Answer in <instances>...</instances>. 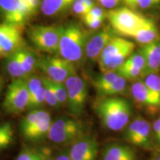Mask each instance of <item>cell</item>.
Returning <instances> with one entry per match:
<instances>
[{
    "instance_id": "1",
    "label": "cell",
    "mask_w": 160,
    "mask_h": 160,
    "mask_svg": "<svg viewBox=\"0 0 160 160\" xmlns=\"http://www.w3.org/2000/svg\"><path fill=\"white\" fill-rule=\"evenodd\" d=\"M95 108L103 125L113 131L125 128L132 114L128 102L119 97L105 98L97 104Z\"/></svg>"
},
{
    "instance_id": "2",
    "label": "cell",
    "mask_w": 160,
    "mask_h": 160,
    "mask_svg": "<svg viewBox=\"0 0 160 160\" xmlns=\"http://www.w3.org/2000/svg\"><path fill=\"white\" fill-rule=\"evenodd\" d=\"M88 37L79 24L72 22L62 26L58 54L74 65L80 63L85 57V45Z\"/></svg>"
},
{
    "instance_id": "3",
    "label": "cell",
    "mask_w": 160,
    "mask_h": 160,
    "mask_svg": "<svg viewBox=\"0 0 160 160\" xmlns=\"http://www.w3.org/2000/svg\"><path fill=\"white\" fill-rule=\"evenodd\" d=\"M134 43L121 37H113L106 45L99 61L101 71H116L133 53Z\"/></svg>"
},
{
    "instance_id": "4",
    "label": "cell",
    "mask_w": 160,
    "mask_h": 160,
    "mask_svg": "<svg viewBox=\"0 0 160 160\" xmlns=\"http://www.w3.org/2000/svg\"><path fill=\"white\" fill-rule=\"evenodd\" d=\"M62 27L35 25L28 29V34L31 42L39 51L58 53Z\"/></svg>"
},
{
    "instance_id": "5",
    "label": "cell",
    "mask_w": 160,
    "mask_h": 160,
    "mask_svg": "<svg viewBox=\"0 0 160 160\" xmlns=\"http://www.w3.org/2000/svg\"><path fill=\"white\" fill-rule=\"evenodd\" d=\"M107 17L113 30L126 37H131L146 19L133 10L125 7L111 10L107 13Z\"/></svg>"
},
{
    "instance_id": "6",
    "label": "cell",
    "mask_w": 160,
    "mask_h": 160,
    "mask_svg": "<svg viewBox=\"0 0 160 160\" xmlns=\"http://www.w3.org/2000/svg\"><path fill=\"white\" fill-rule=\"evenodd\" d=\"M30 93L26 79H13L8 87L2 107L11 114H19L28 109Z\"/></svg>"
},
{
    "instance_id": "7",
    "label": "cell",
    "mask_w": 160,
    "mask_h": 160,
    "mask_svg": "<svg viewBox=\"0 0 160 160\" xmlns=\"http://www.w3.org/2000/svg\"><path fill=\"white\" fill-rule=\"evenodd\" d=\"M38 68L51 81L59 83H65L68 78L77 73L74 64L60 57H39Z\"/></svg>"
},
{
    "instance_id": "8",
    "label": "cell",
    "mask_w": 160,
    "mask_h": 160,
    "mask_svg": "<svg viewBox=\"0 0 160 160\" xmlns=\"http://www.w3.org/2000/svg\"><path fill=\"white\" fill-rule=\"evenodd\" d=\"M83 126L81 122L63 117L52 122L48 137L57 144L73 143L83 137Z\"/></svg>"
},
{
    "instance_id": "9",
    "label": "cell",
    "mask_w": 160,
    "mask_h": 160,
    "mask_svg": "<svg viewBox=\"0 0 160 160\" xmlns=\"http://www.w3.org/2000/svg\"><path fill=\"white\" fill-rule=\"evenodd\" d=\"M65 85L67 89V105L69 111L76 116L80 115L85 108L88 97L87 85L85 80L74 73L66 79Z\"/></svg>"
},
{
    "instance_id": "10",
    "label": "cell",
    "mask_w": 160,
    "mask_h": 160,
    "mask_svg": "<svg viewBox=\"0 0 160 160\" xmlns=\"http://www.w3.org/2000/svg\"><path fill=\"white\" fill-rule=\"evenodd\" d=\"M22 28L2 22L0 23V59L7 58L25 47Z\"/></svg>"
},
{
    "instance_id": "11",
    "label": "cell",
    "mask_w": 160,
    "mask_h": 160,
    "mask_svg": "<svg viewBox=\"0 0 160 160\" xmlns=\"http://www.w3.org/2000/svg\"><path fill=\"white\" fill-rule=\"evenodd\" d=\"M0 17L3 22L23 29L31 15L19 0H0Z\"/></svg>"
},
{
    "instance_id": "12",
    "label": "cell",
    "mask_w": 160,
    "mask_h": 160,
    "mask_svg": "<svg viewBox=\"0 0 160 160\" xmlns=\"http://www.w3.org/2000/svg\"><path fill=\"white\" fill-rule=\"evenodd\" d=\"M151 125L142 117H137L128 126L125 139L128 142L140 147H148L150 144Z\"/></svg>"
},
{
    "instance_id": "13",
    "label": "cell",
    "mask_w": 160,
    "mask_h": 160,
    "mask_svg": "<svg viewBox=\"0 0 160 160\" xmlns=\"http://www.w3.org/2000/svg\"><path fill=\"white\" fill-rule=\"evenodd\" d=\"M97 154V142L93 138L85 136L73 143L68 153L71 160H96Z\"/></svg>"
},
{
    "instance_id": "14",
    "label": "cell",
    "mask_w": 160,
    "mask_h": 160,
    "mask_svg": "<svg viewBox=\"0 0 160 160\" xmlns=\"http://www.w3.org/2000/svg\"><path fill=\"white\" fill-rule=\"evenodd\" d=\"M114 37L108 29H103L93 35H89L86 42L85 57L91 62L99 60L102 52L108 42Z\"/></svg>"
},
{
    "instance_id": "15",
    "label": "cell",
    "mask_w": 160,
    "mask_h": 160,
    "mask_svg": "<svg viewBox=\"0 0 160 160\" xmlns=\"http://www.w3.org/2000/svg\"><path fill=\"white\" fill-rule=\"evenodd\" d=\"M52 124L49 112L38 109L37 117L33 127L23 136L25 139L31 141H39L48 136Z\"/></svg>"
},
{
    "instance_id": "16",
    "label": "cell",
    "mask_w": 160,
    "mask_h": 160,
    "mask_svg": "<svg viewBox=\"0 0 160 160\" xmlns=\"http://www.w3.org/2000/svg\"><path fill=\"white\" fill-rule=\"evenodd\" d=\"M145 60V74L157 73L160 68V41L142 45L139 50Z\"/></svg>"
},
{
    "instance_id": "17",
    "label": "cell",
    "mask_w": 160,
    "mask_h": 160,
    "mask_svg": "<svg viewBox=\"0 0 160 160\" xmlns=\"http://www.w3.org/2000/svg\"><path fill=\"white\" fill-rule=\"evenodd\" d=\"M137 42L142 45H147L154 42L159 41L160 35L155 23L151 19H146L131 35Z\"/></svg>"
},
{
    "instance_id": "18",
    "label": "cell",
    "mask_w": 160,
    "mask_h": 160,
    "mask_svg": "<svg viewBox=\"0 0 160 160\" xmlns=\"http://www.w3.org/2000/svg\"><path fill=\"white\" fill-rule=\"evenodd\" d=\"M131 94L135 101L141 105L153 108L160 107V102L148 88L144 82L138 81L132 85Z\"/></svg>"
},
{
    "instance_id": "19",
    "label": "cell",
    "mask_w": 160,
    "mask_h": 160,
    "mask_svg": "<svg viewBox=\"0 0 160 160\" xmlns=\"http://www.w3.org/2000/svg\"><path fill=\"white\" fill-rule=\"evenodd\" d=\"M102 160H137V156L129 146L113 144L104 150Z\"/></svg>"
},
{
    "instance_id": "20",
    "label": "cell",
    "mask_w": 160,
    "mask_h": 160,
    "mask_svg": "<svg viewBox=\"0 0 160 160\" xmlns=\"http://www.w3.org/2000/svg\"><path fill=\"white\" fill-rule=\"evenodd\" d=\"M76 0H42L41 11L48 17L62 14L72 8Z\"/></svg>"
},
{
    "instance_id": "21",
    "label": "cell",
    "mask_w": 160,
    "mask_h": 160,
    "mask_svg": "<svg viewBox=\"0 0 160 160\" xmlns=\"http://www.w3.org/2000/svg\"><path fill=\"white\" fill-rule=\"evenodd\" d=\"M17 54L22 67L28 76L33 74L38 68V58L33 51L28 48L26 46L17 51Z\"/></svg>"
},
{
    "instance_id": "22",
    "label": "cell",
    "mask_w": 160,
    "mask_h": 160,
    "mask_svg": "<svg viewBox=\"0 0 160 160\" xmlns=\"http://www.w3.org/2000/svg\"><path fill=\"white\" fill-rule=\"evenodd\" d=\"M5 69L7 73L11 76L13 79H27L29 77L20 64L18 59L17 51L12 53L9 57L5 58Z\"/></svg>"
},
{
    "instance_id": "23",
    "label": "cell",
    "mask_w": 160,
    "mask_h": 160,
    "mask_svg": "<svg viewBox=\"0 0 160 160\" xmlns=\"http://www.w3.org/2000/svg\"><path fill=\"white\" fill-rule=\"evenodd\" d=\"M126 86H127V80L119 75V77L113 83L107 86L105 88L102 89L101 91L97 92V93L98 94L102 96V97L117 95L125 91Z\"/></svg>"
},
{
    "instance_id": "24",
    "label": "cell",
    "mask_w": 160,
    "mask_h": 160,
    "mask_svg": "<svg viewBox=\"0 0 160 160\" xmlns=\"http://www.w3.org/2000/svg\"><path fill=\"white\" fill-rule=\"evenodd\" d=\"M14 131L10 122L0 124V151L6 148L13 143Z\"/></svg>"
},
{
    "instance_id": "25",
    "label": "cell",
    "mask_w": 160,
    "mask_h": 160,
    "mask_svg": "<svg viewBox=\"0 0 160 160\" xmlns=\"http://www.w3.org/2000/svg\"><path fill=\"white\" fill-rule=\"evenodd\" d=\"M116 72L120 77L125 78L127 80H136L139 77H145V73L142 70L132 66L124 62L118 68Z\"/></svg>"
},
{
    "instance_id": "26",
    "label": "cell",
    "mask_w": 160,
    "mask_h": 160,
    "mask_svg": "<svg viewBox=\"0 0 160 160\" xmlns=\"http://www.w3.org/2000/svg\"><path fill=\"white\" fill-rule=\"evenodd\" d=\"M44 89H45V103L53 108H60L59 104L56 96L55 91L52 85L51 80L46 77H42Z\"/></svg>"
},
{
    "instance_id": "27",
    "label": "cell",
    "mask_w": 160,
    "mask_h": 160,
    "mask_svg": "<svg viewBox=\"0 0 160 160\" xmlns=\"http://www.w3.org/2000/svg\"><path fill=\"white\" fill-rule=\"evenodd\" d=\"M118 77H119V74L116 71L105 72L95 80L93 85L97 91L99 92L102 89L105 88L107 86L113 83Z\"/></svg>"
},
{
    "instance_id": "28",
    "label": "cell",
    "mask_w": 160,
    "mask_h": 160,
    "mask_svg": "<svg viewBox=\"0 0 160 160\" xmlns=\"http://www.w3.org/2000/svg\"><path fill=\"white\" fill-rule=\"evenodd\" d=\"M145 85L160 102V77L157 73H150L145 76Z\"/></svg>"
},
{
    "instance_id": "29",
    "label": "cell",
    "mask_w": 160,
    "mask_h": 160,
    "mask_svg": "<svg viewBox=\"0 0 160 160\" xmlns=\"http://www.w3.org/2000/svg\"><path fill=\"white\" fill-rule=\"evenodd\" d=\"M45 103V89H44V84L42 87L37 91L35 93L30 97L29 110H35L39 109V108L42 107L44 104Z\"/></svg>"
},
{
    "instance_id": "30",
    "label": "cell",
    "mask_w": 160,
    "mask_h": 160,
    "mask_svg": "<svg viewBox=\"0 0 160 160\" xmlns=\"http://www.w3.org/2000/svg\"><path fill=\"white\" fill-rule=\"evenodd\" d=\"M53 90H54L56 96H57L58 102L60 107L67 105L68 102V93L65 83L55 82L51 81Z\"/></svg>"
},
{
    "instance_id": "31",
    "label": "cell",
    "mask_w": 160,
    "mask_h": 160,
    "mask_svg": "<svg viewBox=\"0 0 160 160\" xmlns=\"http://www.w3.org/2000/svg\"><path fill=\"white\" fill-rule=\"evenodd\" d=\"M26 82H27L28 88L30 97L35 93L37 91H39L43 86L42 77L35 74L29 76L26 79Z\"/></svg>"
},
{
    "instance_id": "32",
    "label": "cell",
    "mask_w": 160,
    "mask_h": 160,
    "mask_svg": "<svg viewBox=\"0 0 160 160\" xmlns=\"http://www.w3.org/2000/svg\"><path fill=\"white\" fill-rule=\"evenodd\" d=\"M43 153L31 148L23 149L18 155L17 160H44Z\"/></svg>"
},
{
    "instance_id": "33",
    "label": "cell",
    "mask_w": 160,
    "mask_h": 160,
    "mask_svg": "<svg viewBox=\"0 0 160 160\" xmlns=\"http://www.w3.org/2000/svg\"><path fill=\"white\" fill-rule=\"evenodd\" d=\"M125 62L132 66H134V67L137 68L142 70V71H144V72L145 73V60L144 59L142 54L139 51L137 52V53H134V52H133V53L128 58Z\"/></svg>"
},
{
    "instance_id": "34",
    "label": "cell",
    "mask_w": 160,
    "mask_h": 160,
    "mask_svg": "<svg viewBox=\"0 0 160 160\" xmlns=\"http://www.w3.org/2000/svg\"><path fill=\"white\" fill-rule=\"evenodd\" d=\"M107 17V13L104 11V9L102 8L99 6H94L93 8L90 10L88 13H86L85 16L82 17V20L85 19H103Z\"/></svg>"
},
{
    "instance_id": "35",
    "label": "cell",
    "mask_w": 160,
    "mask_h": 160,
    "mask_svg": "<svg viewBox=\"0 0 160 160\" xmlns=\"http://www.w3.org/2000/svg\"><path fill=\"white\" fill-rule=\"evenodd\" d=\"M84 1L85 0H76L73 6H72V9H73V13L78 16H81V17L85 16L90 11L85 5Z\"/></svg>"
},
{
    "instance_id": "36",
    "label": "cell",
    "mask_w": 160,
    "mask_h": 160,
    "mask_svg": "<svg viewBox=\"0 0 160 160\" xmlns=\"http://www.w3.org/2000/svg\"><path fill=\"white\" fill-rule=\"evenodd\" d=\"M160 3V0H138V7L147 9Z\"/></svg>"
},
{
    "instance_id": "37",
    "label": "cell",
    "mask_w": 160,
    "mask_h": 160,
    "mask_svg": "<svg viewBox=\"0 0 160 160\" xmlns=\"http://www.w3.org/2000/svg\"><path fill=\"white\" fill-rule=\"evenodd\" d=\"M85 25L88 26L91 29H98L100 26L102 25L103 19H85L83 20Z\"/></svg>"
},
{
    "instance_id": "38",
    "label": "cell",
    "mask_w": 160,
    "mask_h": 160,
    "mask_svg": "<svg viewBox=\"0 0 160 160\" xmlns=\"http://www.w3.org/2000/svg\"><path fill=\"white\" fill-rule=\"evenodd\" d=\"M119 1L120 0H101L99 2L105 8L111 9L117 6Z\"/></svg>"
},
{
    "instance_id": "39",
    "label": "cell",
    "mask_w": 160,
    "mask_h": 160,
    "mask_svg": "<svg viewBox=\"0 0 160 160\" xmlns=\"http://www.w3.org/2000/svg\"><path fill=\"white\" fill-rule=\"evenodd\" d=\"M153 127L156 137H157V139L160 141V118L156 120L153 122Z\"/></svg>"
},
{
    "instance_id": "40",
    "label": "cell",
    "mask_w": 160,
    "mask_h": 160,
    "mask_svg": "<svg viewBox=\"0 0 160 160\" xmlns=\"http://www.w3.org/2000/svg\"><path fill=\"white\" fill-rule=\"evenodd\" d=\"M124 2L127 5V8L134 10L138 7V0H123Z\"/></svg>"
},
{
    "instance_id": "41",
    "label": "cell",
    "mask_w": 160,
    "mask_h": 160,
    "mask_svg": "<svg viewBox=\"0 0 160 160\" xmlns=\"http://www.w3.org/2000/svg\"><path fill=\"white\" fill-rule=\"evenodd\" d=\"M84 4H85V5L89 10L93 8L95 6L94 2H93V0H85V1H84Z\"/></svg>"
},
{
    "instance_id": "42",
    "label": "cell",
    "mask_w": 160,
    "mask_h": 160,
    "mask_svg": "<svg viewBox=\"0 0 160 160\" xmlns=\"http://www.w3.org/2000/svg\"><path fill=\"white\" fill-rule=\"evenodd\" d=\"M56 160H71V158H70L69 155L67 154V153H61L59 157H58Z\"/></svg>"
},
{
    "instance_id": "43",
    "label": "cell",
    "mask_w": 160,
    "mask_h": 160,
    "mask_svg": "<svg viewBox=\"0 0 160 160\" xmlns=\"http://www.w3.org/2000/svg\"><path fill=\"white\" fill-rule=\"evenodd\" d=\"M0 88H2V79L1 76H0Z\"/></svg>"
},
{
    "instance_id": "44",
    "label": "cell",
    "mask_w": 160,
    "mask_h": 160,
    "mask_svg": "<svg viewBox=\"0 0 160 160\" xmlns=\"http://www.w3.org/2000/svg\"><path fill=\"white\" fill-rule=\"evenodd\" d=\"M44 160H56V159H53V158H45V159Z\"/></svg>"
},
{
    "instance_id": "45",
    "label": "cell",
    "mask_w": 160,
    "mask_h": 160,
    "mask_svg": "<svg viewBox=\"0 0 160 160\" xmlns=\"http://www.w3.org/2000/svg\"><path fill=\"white\" fill-rule=\"evenodd\" d=\"M157 160H160V156H159V157H158V159Z\"/></svg>"
},
{
    "instance_id": "46",
    "label": "cell",
    "mask_w": 160,
    "mask_h": 160,
    "mask_svg": "<svg viewBox=\"0 0 160 160\" xmlns=\"http://www.w3.org/2000/svg\"><path fill=\"white\" fill-rule=\"evenodd\" d=\"M1 91H2V89H1V88H0V93H1Z\"/></svg>"
},
{
    "instance_id": "47",
    "label": "cell",
    "mask_w": 160,
    "mask_h": 160,
    "mask_svg": "<svg viewBox=\"0 0 160 160\" xmlns=\"http://www.w3.org/2000/svg\"><path fill=\"white\" fill-rule=\"evenodd\" d=\"M98 1H99V2H100V1H101V0H98Z\"/></svg>"
}]
</instances>
